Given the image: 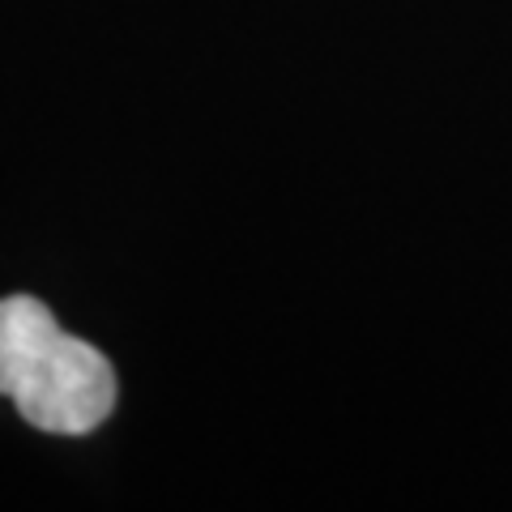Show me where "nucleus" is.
Segmentation results:
<instances>
[{"label":"nucleus","instance_id":"f257e3e1","mask_svg":"<svg viewBox=\"0 0 512 512\" xmlns=\"http://www.w3.org/2000/svg\"><path fill=\"white\" fill-rule=\"evenodd\" d=\"M0 393L47 436H90L116 410V367L35 295L0 299Z\"/></svg>","mask_w":512,"mask_h":512}]
</instances>
